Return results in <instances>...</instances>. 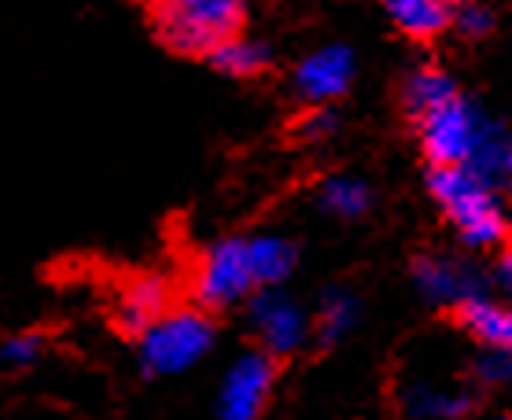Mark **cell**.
Segmentation results:
<instances>
[{
  "mask_svg": "<svg viewBox=\"0 0 512 420\" xmlns=\"http://www.w3.org/2000/svg\"><path fill=\"white\" fill-rule=\"evenodd\" d=\"M247 317L255 336L262 339V350L273 358H291L310 343V314L303 306L288 299L280 288H262L258 295H247Z\"/></svg>",
  "mask_w": 512,
  "mask_h": 420,
  "instance_id": "obj_6",
  "label": "cell"
},
{
  "mask_svg": "<svg viewBox=\"0 0 512 420\" xmlns=\"http://www.w3.org/2000/svg\"><path fill=\"white\" fill-rule=\"evenodd\" d=\"M472 409V395L465 391H435L428 384H417L406 391V413L413 420H454Z\"/></svg>",
  "mask_w": 512,
  "mask_h": 420,
  "instance_id": "obj_19",
  "label": "cell"
},
{
  "mask_svg": "<svg viewBox=\"0 0 512 420\" xmlns=\"http://www.w3.org/2000/svg\"><path fill=\"white\" fill-rule=\"evenodd\" d=\"M509 373H512L509 350H487V354L476 362V376L483 380V384H505Z\"/></svg>",
  "mask_w": 512,
  "mask_h": 420,
  "instance_id": "obj_23",
  "label": "cell"
},
{
  "mask_svg": "<svg viewBox=\"0 0 512 420\" xmlns=\"http://www.w3.org/2000/svg\"><path fill=\"white\" fill-rule=\"evenodd\" d=\"M358 314H361L358 295L347 292V288H328L321 295L317 317H310V339H317L321 347H336V343H343L354 332Z\"/></svg>",
  "mask_w": 512,
  "mask_h": 420,
  "instance_id": "obj_15",
  "label": "cell"
},
{
  "mask_svg": "<svg viewBox=\"0 0 512 420\" xmlns=\"http://www.w3.org/2000/svg\"><path fill=\"white\" fill-rule=\"evenodd\" d=\"M277 387V358L251 350L229 365L218 391V420H262Z\"/></svg>",
  "mask_w": 512,
  "mask_h": 420,
  "instance_id": "obj_7",
  "label": "cell"
},
{
  "mask_svg": "<svg viewBox=\"0 0 512 420\" xmlns=\"http://www.w3.org/2000/svg\"><path fill=\"white\" fill-rule=\"evenodd\" d=\"M468 170L476 177H483L487 185H494L501 192V188L509 185V174H512V148H509V133H505V126H501L498 118H490L487 129L479 133L476 148H472V155H468Z\"/></svg>",
  "mask_w": 512,
  "mask_h": 420,
  "instance_id": "obj_17",
  "label": "cell"
},
{
  "mask_svg": "<svg viewBox=\"0 0 512 420\" xmlns=\"http://www.w3.org/2000/svg\"><path fill=\"white\" fill-rule=\"evenodd\" d=\"M487 122L490 115L483 107L472 104L465 93H457L454 100L420 115L413 129H417L420 152H424L428 166H465Z\"/></svg>",
  "mask_w": 512,
  "mask_h": 420,
  "instance_id": "obj_4",
  "label": "cell"
},
{
  "mask_svg": "<svg viewBox=\"0 0 512 420\" xmlns=\"http://www.w3.org/2000/svg\"><path fill=\"white\" fill-rule=\"evenodd\" d=\"M384 15L395 23V30L417 45L439 41L450 34V19H454V0H380Z\"/></svg>",
  "mask_w": 512,
  "mask_h": 420,
  "instance_id": "obj_10",
  "label": "cell"
},
{
  "mask_svg": "<svg viewBox=\"0 0 512 420\" xmlns=\"http://www.w3.org/2000/svg\"><path fill=\"white\" fill-rule=\"evenodd\" d=\"M196 303L203 310H229V306L244 303L255 292V277H251V262H247L244 236H229L207 247V255L196 269Z\"/></svg>",
  "mask_w": 512,
  "mask_h": 420,
  "instance_id": "obj_5",
  "label": "cell"
},
{
  "mask_svg": "<svg viewBox=\"0 0 512 420\" xmlns=\"http://www.w3.org/2000/svg\"><path fill=\"white\" fill-rule=\"evenodd\" d=\"M244 244H247V262H251L255 288H280L295 273V266H299V247L291 244L288 236L255 233V236H244Z\"/></svg>",
  "mask_w": 512,
  "mask_h": 420,
  "instance_id": "obj_12",
  "label": "cell"
},
{
  "mask_svg": "<svg viewBox=\"0 0 512 420\" xmlns=\"http://www.w3.org/2000/svg\"><path fill=\"white\" fill-rule=\"evenodd\" d=\"M354 82V52L347 45H321L291 70V93L306 107L336 104Z\"/></svg>",
  "mask_w": 512,
  "mask_h": 420,
  "instance_id": "obj_8",
  "label": "cell"
},
{
  "mask_svg": "<svg viewBox=\"0 0 512 420\" xmlns=\"http://www.w3.org/2000/svg\"><path fill=\"white\" fill-rule=\"evenodd\" d=\"M454 314H457V325L487 350L512 347V314L505 306L490 303L487 295H468V299H461L454 306Z\"/></svg>",
  "mask_w": 512,
  "mask_h": 420,
  "instance_id": "obj_13",
  "label": "cell"
},
{
  "mask_svg": "<svg viewBox=\"0 0 512 420\" xmlns=\"http://www.w3.org/2000/svg\"><path fill=\"white\" fill-rule=\"evenodd\" d=\"M218 328L203 310H174L159 314L152 325L137 336L140 343V369L144 376H181L192 365H199L214 350Z\"/></svg>",
  "mask_w": 512,
  "mask_h": 420,
  "instance_id": "obj_3",
  "label": "cell"
},
{
  "mask_svg": "<svg viewBox=\"0 0 512 420\" xmlns=\"http://www.w3.org/2000/svg\"><path fill=\"white\" fill-rule=\"evenodd\" d=\"M45 354V336L41 332H19V336L0 343V362L8 369H30Z\"/></svg>",
  "mask_w": 512,
  "mask_h": 420,
  "instance_id": "obj_21",
  "label": "cell"
},
{
  "mask_svg": "<svg viewBox=\"0 0 512 420\" xmlns=\"http://www.w3.org/2000/svg\"><path fill=\"white\" fill-rule=\"evenodd\" d=\"M413 280H417L424 303L431 306H457L468 295H483V280L446 255H420L413 262Z\"/></svg>",
  "mask_w": 512,
  "mask_h": 420,
  "instance_id": "obj_9",
  "label": "cell"
},
{
  "mask_svg": "<svg viewBox=\"0 0 512 420\" xmlns=\"http://www.w3.org/2000/svg\"><path fill=\"white\" fill-rule=\"evenodd\" d=\"M428 192L468 247L487 251L505 244L509 222L501 210V192L468 166H428Z\"/></svg>",
  "mask_w": 512,
  "mask_h": 420,
  "instance_id": "obj_1",
  "label": "cell"
},
{
  "mask_svg": "<svg viewBox=\"0 0 512 420\" xmlns=\"http://www.w3.org/2000/svg\"><path fill=\"white\" fill-rule=\"evenodd\" d=\"M336 129H339V115L332 111V104H314L299 122H295V133H299L303 140H310V144L332 137Z\"/></svg>",
  "mask_w": 512,
  "mask_h": 420,
  "instance_id": "obj_22",
  "label": "cell"
},
{
  "mask_svg": "<svg viewBox=\"0 0 512 420\" xmlns=\"http://www.w3.org/2000/svg\"><path fill=\"white\" fill-rule=\"evenodd\" d=\"M203 59H207L218 74H225V78L251 82V78H262V74L273 67V48H269L266 41H258V37L240 30V34L225 37L222 45L210 48Z\"/></svg>",
  "mask_w": 512,
  "mask_h": 420,
  "instance_id": "obj_11",
  "label": "cell"
},
{
  "mask_svg": "<svg viewBox=\"0 0 512 420\" xmlns=\"http://www.w3.org/2000/svg\"><path fill=\"white\" fill-rule=\"evenodd\" d=\"M251 0H148L152 30L170 52L203 59L225 37L244 30Z\"/></svg>",
  "mask_w": 512,
  "mask_h": 420,
  "instance_id": "obj_2",
  "label": "cell"
},
{
  "mask_svg": "<svg viewBox=\"0 0 512 420\" xmlns=\"http://www.w3.org/2000/svg\"><path fill=\"white\" fill-rule=\"evenodd\" d=\"M487 420H498V417H487Z\"/></svg>",
  "mask_w": 512,
  "mask_h": 420,
  "instance_id": "obj_25",
  "label": "cell"
},
{
  "mask_svg": "<svg viewBox=\"0 0 512 420\" xmlns=\"http://www.w3.org/2000/svg\"><path fill=\"white\" fill-rule=\"evenodd\" d=\"M317 207L325 210L328 218H339V222H358L369 214L373 207V188L365 185L361 177H325L317 185Z\"/></svg>",
  "mask_w": 512,
  "mask_h": 420,
  "instance_id": "obj_18",
  "label": "cell"
},
{
  "mask_svg": "<svg viewBox=\"0 0 512 420\" xmlns=\"http://www.w3.org/2000/svg\"><path fill=\"white\" fill-rule=\"evenodd\" d=\"M461 93L454 74H446L443 67H417L402 85V111L409 122H417L420 115H428L431 107L446 104Z\"/></svg>",
  "mask_w": 512,
  "mask_h": 420,
  "instance_id": "obj_16",
  "label": "cell"
},
{
  "mask_svg": "<svg viewBox=\"0 0 512 420\" xmlns=\"http://www.w3.org/2000/svg\"><path fill=\"white\" fill-rule=\"evenodd\" d=\"M450 30L465 41H487L498 30V12L490 8L487 0H454V19Z\"/></svg>",
  "mask_w": 512,
  "mask_h": 420,
  "instance_id": "obj_20",
  "label": "cell"
},
{
  "mask_svg": "<svg viewBox=\"0 0 512 420\" xmlns=\"http://www.w3.org/2000/svg\"><path fill=\"white\" fill-rule=\"evenodd\" d=\"M166 303H170V288L159 277L133 280L122 292V303H118V328L129 336H140L155 317L166 314Z\"/></svg>",
  "mask_w": 512,
  "mask_h": 420,
  "instance_id": "obj_14",
  "label": "cell"
},
{
  "mask_svg": "<svg viewBox=\"0 0 512 420\" xmlns=\"http://www.w3.org/2000/svg\"><path fill=\"white\" fill-rule=\"evenodd\" d=\"M498 280L509 288V280H512V262H509V251H505V258L498 262Z\"/></svg>",
  "mask_w": 512,
  "mask_h": 420,
  "instance_id": "obj_24",
  "label": "cell"
}]
</instances>
